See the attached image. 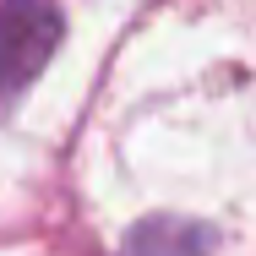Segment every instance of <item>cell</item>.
<instances>
[{
    "label": "cell",
    "mask_w": 256,
    "mask_h": 256,
    "mask_svg": "<svg viewBox=\"0 0 256 256\" xmlns=\"http://www.w3.org/2000/svg\"><path fill=\"white\" fill-rule=\"evenodd\" d=\"M54 0H0V93H22L60 44Z\"/></svg>",
    "instance_id": "obj_1"
}]
</instances>
